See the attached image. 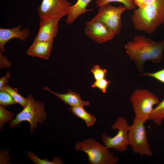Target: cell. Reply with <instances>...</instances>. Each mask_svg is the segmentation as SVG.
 Here are the masks:
<instances>
[{"label": "cell", "instance_id": "cell-19", "mask_svg": "<svg viewBox=\"0 0 164 164\" xmlns=\"http://www.w3.org/2000/svg\"><path fill=\"white\" fill-rule=\"evenodd\" d=\"M27 155L36 164H62L64 163L63 161L59 157H54L52 161H49L46 158L42 159L35 155L33 152L30 151L27 152Z\"/></svg>", "mask_w": 164, "mask_h": 164}, {"label": "cell", "instance_id": "cell-24", "mask_svg": "<svg viewBox=\"0 0 164 164\" xmlns=\"http://www.w3.org/2000/svg\"><path fill=\"white\" fill-rule=\"evenodd\" d=\"M111 82L110 81L104 78L95 80L92 85L91 87L92 88H97L102 92L105 93L106 92L108 86Z\"/></svg>", "mask_w": 164, "mask_h": 164}, {"label": "cell", "instance_id": "cell-5", "mask_svg": "<svg viewBox=\"0 0 164 164\" xmlns=\"http://www.w3.org/2000/svg\"><path fill=\"white\" fill-rule=\"evenodd\" d=\"M135 118L149 120L154 106L160 102L158 97L146 89H136L130 97Z\"/></svg>", "mask_w": 164, "mask_h": 164}, {"label": "cell", "instance_id": "cell-29", "mask_svg": "<svg viewBox=\"0 0 164 164\" xmlns=\"http://www.w3.org/2000/svg\"><path fill=\"white\" fill-rule=\"evenodd\" d=\"M143 0H134V3L135 5L138 7H139Z\"/></svg>", "mask_w": 164, "mask_h": 164}, {"label": "cell", "instance_id": "cell-11", "mask_svg": "<svg viewBox=\"0 0 164 164\" xmlns=\"http://www.w3.org/2000/svg\"><path fill=\"white\" fill-rule=\"evenodd\" d=\"M62 18L55 17L40 20L39 29L34 40L53 41L57 34L59 22Z\"/></svg>", "mask_w": 164, "mask_h": 164}, {"label": "cell", "instance_id": "cell-7", "mask_svg": "<svg viewBox=\"0 0 164 164\" xmlns=\"http://www.w3.org/2000/svg\"><path fill=\"white\" fill-rule=\"evenodd\" d=\"M130 125L125 118L120 116L111 126L112 129L118 130L114 136H108L104 133L101 139L104 145L108 149H112L118 151L123 152L128 149V132Z\"/></svg>", "mask_w": 164, "mask_h": 164}, {"label": "cell", "instance_id": "cell-13", "mask_svg": "<svg viewBox=\"0 0 164 164\" xmlns=\"http://www.w3.org/2000/svg\"><path fill=\"white\" fill-rule=\"evenodd\" d=\"M53 43V41L34 40L27 51V54L32 56L48 60L50 56Z\"/></svg>", "mask_w": 164, "mask_h": 164}, {"label": "cell", "instance_id": "cell-28", "mask_svg": "<svg viewBox=\"0 0 164 164\" xmlns=\"http://www.w3.org/2000/svg\"><path fill=\"white\" fill-rule=\"evenodd\" d=\"M156 0H143L139 8L143 7L148 4H151Z\"/></svg>", "mask_w": 164, "mask_h": 164}, {"label": "cell", "instance_id": "cell-3", "mask_svg": "<svg viewBox=\"0 0 164 164\" xmlns=\"http://www.w3.org/2000/svg\"><path fill=\"white\" fill-rule=\"evenodd\" d=\"M74 149L86 154L90 164H116L119 160L117 155L110 152L106 146L94 138H86L84 141L77 142Z\"/></svg>", "mask_w": 164, "mask_h": 164}, {"label": "cell", "instance_id": "cell-15", "mask_svg": "<svg viewBox=\"0 0 164 164\" xmlns=\"http://www.w3.org/2000/svg\"><path fill=\"white\" fill-rule=\"evenodd\" d=\"M92 0H77L76 2L70 7L65 20L68 25L72 24L80 16L92 10V9H87V7Z\"/></svg>", "mask_w": 164, "mask_h": 164}, {"label": "cell", "instance_id": "cell-9", "mask_svg": "<svg viewBox=\"0 0 164 164\" xmlns=\"http://www.w3.org/2000/svg\"><path fill=\"white\" fill-rule=\"evenodd\" d=\"M71 3L67 0H42L37 10L40 20L67 15Z\"/></svg>", "mask_w": 164, "mask_h": 164}, {"label": "cell", "instance_id": "cell-26", "mask_svg": "<svg viewBox=\"0 0 164 164\" xmlns=\"http://www.w3.org/2000/svg\"><path fill=\"white\" fill-rule=\"evenodd\" d=\"M2 52L0 51V67L9 68L11 65V62L9 61L7 57L4 55Z\"/></svg>", "mask_w": 164, "mask_h": 164}, {"label": "cell", "instance_id": "cell-21", "mask_svg": "<svg viewBox=\"0 0 164 164\" xmlns=\"http://www.w3.org/2000/svg\"><path fill=\"white\" fill-rule=\"evenodd\" d=\"M112 2L121 3L127 7L128 10L134 9L135 7L134 0H96L95 3L99 7Z\"/></svg>", "mask_w": 164, "mask_h": 164}, {"label": "cell", "instance_id": "cell-22", "mask_svg": "<svg viewBox=\"0 0 164 164\" xmlns=\"http://www.w3.org/2000/svg\"><path fill=\"white\" fill-rule=\"evenodd\" d=\"M16 102L11 95L6 91L0 90V104L5 107L17 104Z\"/></svg>", "mask_w": 164, "mask_h": 164}, {"label": "cell", "instance_id": "cell-6", "mask_svg": "<svg viewBox=\"0 0 164 164\" xmlns=\"http://www.w3.org/2000/svg\"><path fill=\"white\" fill-rule=\"evenodd\" d=\"M145 122L134 118L133 124L130 125L128 132V145L133 152L141 156L150 157L153 152L151 149L144 125Z\"/></svg>", "mask_w": 164, "mask_h": 164}, {"label": "cell", "instance_id": "cell-17", "mask_svg": "<svg viewBox=\"0 0 164 164\" xmlns=\"http://www.w3.org/2000/svg\"><path fill=\"white\" fill-rule=\"evenodd\" d=\"M164 119V98L154 108L149 120L157 125H161Z\"/></svg>", "mask_w": 164, "mask_h": 164}, {"label": "cell", "instance_id": "cell-1", "mask_svg": "<svg viewBox=\"0 0 164 164\" xmlns=\"http://www.w3.org/2000/svg\"><path fill=\"white\" fill-rule=\"evenodd\" d=\"M125 48L126 53L136 65L137 70L142 72L146 61L156 63L162 60L164 40L156 42L143 36H138L127 43Z\"/></svg>", "mask_w": 164, "mask_h": 164}, {"label": "cell", "instance_id": "cell-4", "mask_svg": "<svg viewBox=\"0 0 164 164\" xmlns=\"http://www.w3.org/2000/svg\"><path fill=\"white\" fill-rule=\"evenodd\" d=\"M27 98L26 105L17 114L15 118L9 122V127L12 129L18 126L22 122L27 121L30 124L32 133L37 127L38 122L43 124L46 118L47 114L44 103L36 101L31 94H29Z\"/></svg>", "mask_w": 164, "mask_h": 164}, {"label": "cell", "instance_id": "cell-18", "mask_svg": "<svg viewBox=\"0 0 164 164\" xmlns=\"http://www.w3.org/2000/svg\"><path fill=\"white\" fill-rule=\"evenodd\" d=\"M2 90L9 93L17 103L19 104L23 108L26 106L27 103V98H25L19 94L16 87H12L7 84Z\"/></svg>", "mask_w": 164, "mask_h": 164}, {"label": "cell", "instance_id": "cell-27", "mask_svg": "<svg viewBox=\"0 0 164 164\" xmlns=\"http://www.w3.org/2000/svg\"><path fill=\"white\" fill-rule=\"evenodd\" d=\"M11 77L9 71H8L5 75L0 79V90H2L5 86L8 83L7 80Z\"/></svg>", "mask_w": 164, "mask_h": 164}, {"label": "cell", "instance_id": "cell-12", "mask_svg": "<svg viewBox=\"0 0 164 164\" xmlns=\"http://www.w3.org/2000/svg\"><path fill=\"white\" fill-rule=\"evenodd\" d=\"M22 26L19 25L12 28H0V51H5V46L10 40L17 38L22 41H25L30 34L29 29L25 28L22 29Z\"/></svg>", "mask_w": 164, "mask_h": 164}, {"label": "cell", "instance_id": "cell-14", "mask_svg": "<svg viewBox=\"0 0 164 164\" xmlns=\"http://www.w3.org/2000/svg\"><path fill=\"white\" fill-rule=\"evenodd\" d=\"M44 89L53 94L65 104L71 107L80 106L83 107L88 106L90 103L88 101L82 100L80 94L69 89L67 93L60 94L56 93L51 90L47 87H44Z\"/></svg>", "mask_w": 164, "mask_h": 164}, {"label": "cell", "instance_id": "cell-8", "mask_svg": "<svg viewBox=\"0 0 164 164\" xmlns=\"http://www.w3.org/2000/svg\"><path fill=\"white\" fill-rule=\"evenodd\" d=\"M128 10L124 5L116 7L110 4H107L99 7L98 12L92 19L101 22L115 34H118L120 33L122 26L121 15Z\"/></svg>", "mask_w": 164, "mask_h": 164}, {"label": "cell", "instance_id": "cell-20", "mask_svg": "<svg viewBox=\"0 0 164 164\" xmlns=\"http://www.w3.org/2000/svg\"><path fill=\"white\" fill-rule=\"evenodd\" d=\"M15 117L14 114L5 109L3 106H0V128L1 131L4 125L8 122L12 121Z\"/></svg>", "mask_w": 164, "mask_h": 164}, {"label": "cell", "instance_id": "cell-23", "mask_svg": "<svg viewBox=\"0 0 164 164\" xmlns=\"http://www.w3.org/2000/svg\"><path fill=\"white\" fill-rule=\"evenodd\" d=\"M91 71L93 74L95 80L105 78L107 72V70L103 69L97 65H95L93 66Z\"/></svg>", "mask_w": 164, "mask_h": 164}, {"label": "cell", "instance_id": "cell-16", "mask_svg": "<svg viewBox=\"0 0 164 164\" xmlns=\"http://www.w3.org/2000/svg\"><path fill=\"white\" fill-rule=\"evenodd\" d=\"M69 110L73 114L83 120L87 127L93 126L96 121L95 117L87 112L83 106L71 107Z\"/></svg>", "mask_w": 164, "mask_h": 164}, {"label": "cell", "instance_id": "cell-2", "mask_svg": "<svg viewBox=\"0 0 164 164\" xmlns=\"http://www.w3.org/2000/svg\"><path fill=\"white\" fill-rule=\"evenodd\" d=\"M134 28L150 34L164 23V0H156L134 10L132 17Z\"/></svg>", "mask_w": 164, "mask_h": 164}, {"label": "cell", "instance_id": "cell-25", "mask_svg": "<svg viewBox=\"0 0 164 164\" xmlns=\"http://www.w3.org/2000/svg\"><path fill=\"white\" fill-rule=\"evenodd\" d=\"M138 75L151 77L164 84V68L154 72L143 73Z\"/></svg>", "mask_w": 164, "mask_h": 164}, {"label": "cell", "instance_id": "cell-10", "mask_svg": "<svg viewBox=\"0 0 164 164\" xmlns=\"http://www.w3.org/2000/svg\"><path fill=\"white\" fill-rule=\"evenodd\" d=\"M84 32L87 37L99 43L112 40L115 35L105 24L93 19L86 23Z\"/></svg>", "mask_w": 164, "mask_h": 164}]
</instances>
